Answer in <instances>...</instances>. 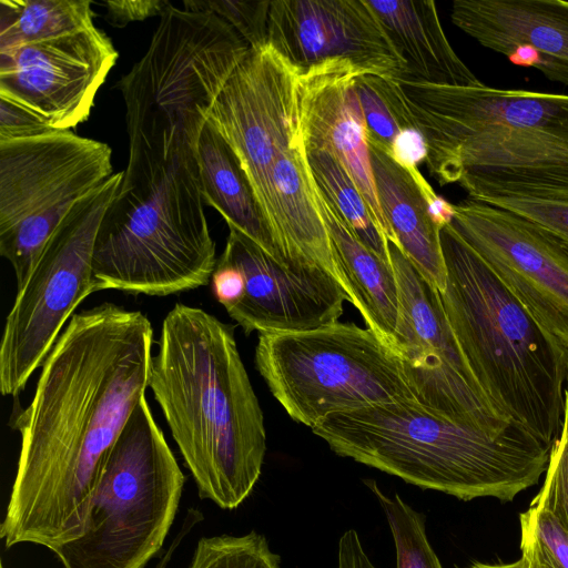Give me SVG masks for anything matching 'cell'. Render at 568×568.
Returning <instances> with one entry per match:
<instances>
[{"instance_id": "6da1fadb", "label": "cell", "mask_w": 568, "mask_h": 568, "mask_svg": "<svg viewBox=\"0 0 568 568\" xmlns=\"http://www.w3.org/2000/svg\"><path fill=\"white\" fill-rule=\"evenodd\" d=\"M153 326L104 302L74 313L16 427L21 447L0 538L52 551L78 538L103 464L145 396Z\"/></svg>"}, {"instance_id": "7a4b0ae2", "label": "cell", "mask_w": 568, "mask_h": 568, "mask_svg": "<svg viewBox=\"0 0 568 568\" xmlns=\"http://www.w3.org/2000/svg\"><path fill=\"white\" fill-rule=\"evenodd\" d=\"M149 387L199 497L237 508L261 476L266 435L233 327L176 303L162 322Z\"/></svg>"}, {"instance_id": "3957f363", "label": "cell", "mask_w": 568, "mask_h": 568, "mask_svg": "<svg viewBox=\"0 0 568 568\" xmlns=\"http://www.w3.org/2000/svg\"><path fill=\"white\" fill-rule=\"evenodd\" d=\"M312 432L338 456L462 500H513L539 481L551 449L518 425L494 437L416 400L331 414Z\"/></svg>"}, {"instance_id": "277c9868", "label": "cell", "mask_w": 568, "mask_h": 568, "mask_svg": "<svg viewBox=\"0 0 568 568\" xmlns=\"http://www.w3.org/2000/svg\"><path fill=\"white\" fill-rule=\"evenodd\" d=\"M440 298L481 389L513 424L552 446L560 436L568 352L448 224Z\"/></svg>"}, {"instance_id": "5b68a950", "label": "cell", "mask_w": 568, "mask_h": 568, "mask_svg": "<svg viewBox=\"0 0 568 568\" xmlns=\"http://www.w3.org/2000/svg\"><path fill=\"white\" fill-rule=\"evenodd\" d=\"M216 262L200 178L173 168L146 186L118 191L97 234L91 292L191 291L209 283Z\"/></svg>"}, {"instance_id": "8992f818", "label": "cell", "mask_w": 568, "mask_h": 568, "mask_svg": "<svg viewBox=\"0 0 568 568\" xmlns=\"http://www.w3.org/2000/svg\"><path fill=\"white\" fill-rule=\"evenodd\" d=\"M184 484L143 396L103 464L82 534L52 552L63 568H145L162 550Z\"/></svg>"}, {"instance_id": "52a82bcc", "label": "cell", "mask_w": 568, "mask_h": 568, "mask_svg": "<svg viewBox=\"0 0 568 568\" xmlns=\"http://www.w3.org/2000/svg\"><path fill=\"white\" fill-rule=\"evenodd\" d=\"M255 363L286 413L311 428L331 414L416 400L396 351L354 323L258 334Z\"/></svg>"}, {"instance_id": "ba28073f", "label": "cell", "mask_w": 568, "mask_h": 568, "mask_svg": "<svg viewBox=\"0 0 568 568\" xmlns=\"http://www.w3.org/2000/svg\"><path fill=\"white\" fill-rule=\"evenodd\" d=\"M123 171L79 200L53 232L9 312L0 343V392L17 396L41 367L79 304L92 294L97 234Z\"/></svg>"}, {"instance_id": "9c48e42d", "label": "cell", "mask_w": 568, "mask_h": 568, "mask_svg": "<svg viewBox=\"0 0 568 568\" xmlns=\"http://www.w3.org/2000/svg\"><path fill=\"white\" fill-rule=\"evenodd\" d=\"M111 153L70 130L0 142V254L17 290L74 204L113 174Z\"/></svg>"}, {"instance_id": "30bf717a", "label": "cell", "mask_w": 568, "mask_h": 568, "mask_svg": "<svg viewBox=\"0 0 568 568\" xmlns=\"http://www.w3.org/2000/svg\"><path fill=\"white\" fill-rule=\"evenodd\" d=\"M400 317L395 351L415 399L427 410L490 436L513 424L486 396L462 352L439 291L388 242Z\"/></svg>"}, {"instance_id": "8fae6325", "label": "cell", "mask_w": 568, "mask_h": 568, "mask_svg": "<svg viewBox=\"0 0 568 568\" xmlns=\"http://www.w3.org/2000/svg\"><path fill=\"white\" fill-rule=\"evenodd\" d=\"M206 121L234 152L276 240L272 173L301 132L298 71L270 45L250 49L213 101Z\"/></svg>"}, {"instance_id": "7c38bea8", "label": "cell", "mask_w": 568, "mask_h": 568, "mask_svg": "<svg viewBox=\"0 0 568 568\" xmlns=\"http://www.w3.org/2000/svg\"><path fill=\"white\" fill-rule=\"evenodd\" d=\"M454 209L450 225L568 352V245L508 210L470 199Z\"/></svg>"}, {"instance_id": "4fadbf2b", "label": "cell", "mask_w": 568, "mask_h": 568, "mask_svg": "<svg viewBox=\"0 0 568 568\" xmlns=\"http://www.w3.org/2000/svg\"><path fill=\"white\" fill-rule=\"evenodd\" d=\"M119 53L97 27L0 51V95L38 112L58 130L88 120Z\"/></svg>"}, {"instance_id": "5bb4252c", "label": "cell", "mask_w": 568, "mask_h": 568, "mask_svg": "<svg viewBox=\"0 0 568 568\" xmlns=\"http://www.w3.org/2000/svg\"><path fill=\"white\" fill-rule=\"evenodd\" d=\"M268 45L300 73L332 61L397 81L406 71L367 0L271 1Z\"/></svg>"}, {"instance_id": "9a60e30c", "label": "cell", "mask_w": 568, "mask_h": 568, "mask_svg": "<svg viewBox=\"0 0 568 568\" xmlns=\"http://www.w3.org/2000/svg\"><path fill=\"white\" fill-rule=\"evenodd\" d=\"M229 230L216 263L244 276V294L226 312L246 334L302 332L338 322L351 298L331 273L312 264L284 266L239 230Z\"/></svg>"}, {"instance_id": "2e32d148", "label": "cell", "mask_w": 568, "mask_h": 568, "mask_svg": "<svg viewBox=\"0 0 568 568\" xmlns=\"http://www.w3.org/2000/svg\"><path fill=\"white\" fill-rule=\"evenodd\" d=\"M427 154L499 125L532 126L568 140V95L521 89L398 80Z\"/></svg>"}, {"instance_id": "e0dca14e", "label": "cell", "mask_w": 568, "mask_h": 568, "mask_svg": "<svg viewBox=\"0 0 568 568\" xmlns=\"http://www.w3.org/2000/svg\"><path fill=\"white\" fill-rule=\"evenodd\" d=\"M300 73V72H298ZM353 65L332 61L300 73L301 130L305 145L327 148L364 197L381 234L398 246L382 211Z\"/></svg>"}, {"instance_id": "ac0fdd59", "label": "cell", "mask_w": 568, "mask_h": 568, "mask_svg": "<svg viewBox=\"0 0 568 568\" xmlns=\"http://www.w3.org/2000/svg\"><path fill=\"white\" fill-rule=\"evenodd\" d=\"M452 22L480 45L508 55L518 45L534 48L540 72L568 85V1L455 0Z\"/></svg>"}, {"instance_id": "d6986e66", "label": "cell", "mask_w": 568, "mask_h": 568, "mask_svg": "<svg viewBox=\"0 0 568 568\" xmlns=\"http://www.w3.org/2000/svg\"><path fill=\"white\" fill-rule=\"evenodd\" d=\"M272 184L274 233L287 261L321 266L339 282L302 130L293 145L278 156Z\"/></svg>"}, {"instance_id": "ffe728a7", "label": "cell", "mask_w": 568, "mask_h": 568, "mask_svg": "<svg viewBox=\"0 0 568 568\" xmlns=\"http://www.w3.org/2000/svg\"><path fill=\"white\" fill-rule=\"evenodd\" d=\"M314 190L328 230L334 265L342 286L366 326L395 349L400 302L393 266L358 240L315 179Z\"/></svg>"}, {"instance_id": "44dd1931", "label": "cell", "mask_w": 568, "mask_h": 568, "mask_svg": "<svg viewBox=\"0 0 568 568\" xmlns=\"http://www.w3.org/2000/svg\"><path fill=\"white\" fill-rule=\"evenodd\" d=\"M378 201L398 247L440 293L446 286V265L440 227L433 221L420 187L425 179L416 169H405L368 144Z\"/></svg>"}, {"instance_id": "7402d4cb", "label": "cell", "mask_w": 568, "mask_h": 568, "mask_svg": "<svg viewBox=\"0 0 568 568\" xmlns=\"http://www.w3.org/2000/svg\"><path fill=\"white\" fill-rule=\"evenodd\" d=\"M367 2L406 62L400 80L457 87L483 84L452 48L434 1Z\"/></svg>"}, {"instance_id": "603a6c76", "label": "cell", "mask_w": 568, "mask_h": 568, "mask_svg": "<svg viewBox=\"0 0 568 568\" xmlns=\"http://www.w3.org/2000/svg\"><path fill=\"white\" fill-rule=\"evenodd\" d=\"M196 156L203 201L217 210L229 226L250 237L278 263L301 266L290 264L284 256L239 160L207 121L199 135Z\"/></svg>"}, {"instance_id": "cb8c5ba5", "label": "cell", "mask_w": 568, "mask_h": 568, "mask_svg": "<svg viewBox=\"0 0 568 568\" xmlns=\"http://www.w3.org/2000/svg\"><path fill=\"white\" fill-rule=\"evenodd\" d=\"M90 0H0V51L93 27Z\"/></svg>"}, {"instance_id": "d4e9b609", "label": "cell", "mask_w": 568, "mask_h": 568, "mask_svg": "<svg viewBox=\"0 0 568 568\" xmlns=\"http://www.w3.org/2000/svg\"><path fill=\"white\" fill-rule=\"evenodd\" d=\"M312 174L338 214L358 240L390 264L388 241L381 234L371 211L338 159L324 146L305 145Z\"/></svg>"}, {"instance_id": "484cf974", "label": "cell", "mask_w": 568, "mask_h": 568, "mask_svg": "<svg viewBox=\"0 0 568 568\" xmlns=\"http://www.w3.org/2000/svg\"><path fill=\"white\" fill-rule=\"evenodd\" d=\"M367 143L386 155L402 131L416 128V122L397 80L373 74L355 78Z\"/></svg>"}, {"instance_id": "4316f807", "label": "cell", "mask_w": 568, "mask_h": 568, "mask_svg": "<svg viewBox=\"0 0 568 568\" xmlns=\"http://www.w3.org/2000/svg\"><path fill=\"white\" fill-rule=\"evenodd\" d=\"M366 485L376 496L388 521L396 549V568H443L425 530L423 514L408 506L397 494H384L375 481Z\"/></svg>"}, {"instance_id": "83f0119b", "label": "cell", "mask_w": 568, "mask_h": 568, "mask_svg": "<svg viewBox=\"0 0 568 568\" xmlns=\"http://www.w3.org/2000/svg\"><path fill=\"white\" fill-rule=\"evenodd\" d=\"M187 568H281L263 535H221L199 539Z\"/></svg>"}, {"instance_id": "f1b7e54d", "label": "cell", "mask_w": 568, "mask_h": 568, "mask_svg": "<svg viewBox=\"0 0 568 568\" xmlns=\"http://www.w3.org/2000/svg\"><path fill=\"white\" fill-rule=\"evenodd\" d=\"M519 523L527 568H568V531L548 509L531 501Z\"/></svg>"}, {"instance_id": "f546056e", "label": "cell", "mask_w": 568, "mask_h": 568, "mask_svg": "<svg viewBox=\"0 0 568 568\" xmlns=\"http://www.w3.org/2000/svg\"><path fill=\"white\" fill-rule=\"evenodd\" d=\"M184 9L212 12L226 21L252 50L268 45L271 1L184 0Z\"/></svg>"}, {"instance_id": "4dcf8cb0", "label": "cell", "mask_w": 568, "mask_h": 568, "mask_svg": "<svg viewBox=\"0 0 568 568\" xmlns=\"http://www.w3.org/2000/svg\"><path fill=\"white\" fill-rule=\"evenodd\" d=\"M477 202L516 213L568 245V202L510 195H493Z\"/></svg>"}, {"instance_id": "1f68e13d", "label": "cell", "mask_w": 568, "mask_h": 568, "mask_svg": "<svg viewBox=\"0 0 568 568\" xmlns=\"http://www.w3.org/2000/svg\"><path fill=\"white\" fill-rule=\"evenodd\" d=\"M541 489L532 503L548 509L568 531V442L559 436L551 446Z\"/></svg>"}, {"instance_id": "d6a6232c", "label": "cell", "mask_w": 568, "mask_h": 568, "mask_svg": "<svg viewBox=\"0 0 568 568\" xmlns=\"http://www.w3.org/2000/svg\"><path fill=\"white\" fill-rule=\"evenodd\" d=\"M61 130L32 109L0 95V142L24 140L52 134Z\"/></svg>"}, {"instance_id": "836d02e7", "label": "cell", "mask_w": 568, "mask_h": 568, "mask_svg": "<svg viewBox=\"0 0 568 568\" xmlns=\"http://www.w3.org/2000/svg\"><path fill=\"white\" fill-rule=\"evenodd\" d=\"M106 7V20L114 27H125L133 21H142L162 13L170 6L164 0H114L103 3Z\"/></svg>"}, {"instance_id": "e575fe53", "label": "cell", "mask_w": 568, "mask_h": 568, "mask_svg": "<svg viewBox=\"0 0 568 568\" xmlns=\"http://www.w3.org/2000/svg\"><path fill=\"white\" fill-rule=\"evenodd\" d=\"M211 282L215 298L225 310L237 304L244 294V276L242 272L234 266L216 263Z\"/></svg>"}, {"instance_id": "d590c367", "label": "cell", "mask_w": 568, "mask_h": 568, "mask_svg": "<svg viewBox=\"0 0 568 568\" xmlns=\"http://www.w3.org/2000/svg\"><path fill=\"white\" fill-rule=\"evenodd\" d=\"M388 156L405 169L418 168V164L425 162L427 158V146L420 131L416 128L402 131Z\"/></svg>"}, {"instance_id": "8d00e7d4", "label": "cell", "mask_w": 568, "mask_h": 568, "mask_svg": "<svg viewBox=\"0 0 568 568\" xmlns=\"http://www.w3.org/2000/svg\"><path fill=\"white\" fill-rule=\"evenodd\" d=\"M336 568H376L365 552L354 529L346 530L338 541Z\"/></svg>"}, {"instance_id": "74e56055", "label": "cell", "mask_w": 568, "mask_h": 568, "mask_svg": "<svg viewBox=\"0 0 568 568\" xmlns=\"http://www.w3.org/2000/svg\"><path fill=\"white\" fill-rule=\"evenodd\" d=\"M203 514L197 508H189L186 516L183 519L179 534L172 540L169 548L162 552L160 560L154 568H166L171 558L182 540L191 532V530L203 520Z\"/></svg>"}, {"instance_id": "f35d334b", "label": "cell", "mask_w": 568, "mask_h": 568, "mask_svg": "<svg viewBox=\"0 0 568 568\" xmlns=\"http://www.w3.org/2000/svg\"><path fill=\"white\" fill-rule=\"evenodd\" d=\"M509 62L518 67L540 70L542 61L538 52L529 45H518L507 55Z\"/></svg>"}, {"instance_id": "ab89813d", "label": "cell", "mask_w": 568, "mask_h": 568, "mask_svg": "<svg viewBox=\"0 0 568 568\" xmlns=\"http://www.w3.org/2000/svg\"><path fill=\"white\" fill-rule=\"evenodd\" d=\"M467 568H527L525 560L520 557L518 560L508 564H485L474 562Z\"/></svg>"}, {"instance_id": "60d3db41", "label": "cell", "mask_w": 568, "mask_h": 568, "mask_svg": "<svg viewBox=\"0 0 568 568\" xmlns=\"http://www.w3.org/2000/svg\"><path fill=\"white\" fill-rule=\"evenodd\" d=\"M565 402H564V416H562V426L560 435L564 436L568 442V376L565 386Z\"/></svg>"}]
</instances>
